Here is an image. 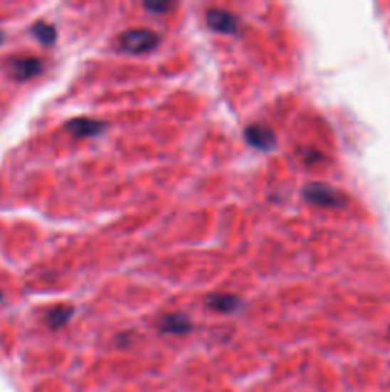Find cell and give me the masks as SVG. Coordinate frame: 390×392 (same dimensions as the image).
Listing matches in <instances>:
<instances>
[{"mask_svg": "<svg viewBox=\"0 0 390 392\" xmlns=\"http://www.w3.org/2000/svg\"><path fill=\"white\" fill-rule=\"evenodd\" d=\"M159 35L152 29H128L119 37V48L127 54H146L159 44Z\"/></svg>", "mask_w": 390, "mask_h": 392, "instance_id": "obj_1", "label": "cell"}, {"mask_svg": "<svg viewBox=\"0 0 390 392\" xmlns=\"http://www.w3.org/2000/svg\"><path fill=\"white\" fill-rule=\"evenodd\" d=\"M305 199L316 207L323 208H337L344 205V196L341 191L331 188L327 184H322V182H312L305 188Z\"/></svg>", "mask_w": 390, "mask_h": 392, "instance_id": "obj_2", "label": "cell"}, {"mask_svg": "<svg viewBox=\"0 0 390 392\" xmlns=\"http://www.w3.org/2000/svg\"><path fill=\"white\" fill-rule=\"evenodd\" d=\"M245 140L247 144L260 152H270L275 147V134L268 125L255 123L245 129Z\"/></svg>", "mask_w": 390, "mask_h": 392, "instance_id": "obj_3", "label": "cell"}, {"mask_svg": "<svg viewBox=\"0 0 390 392\" xmlns=\"http://www.w3.org/2000/svg\"><path fill=\"white\" fill-rule=\"evenodd\" d=\"M207 23L213 31L222 33V35H232V33L238 31L239 19L238 16H233V14L228 12V10L211 8V10H207Z\"/></svg>", "mask_w": 390, "mask_h": 392, "instance_id": "obj_4", "label": "cell"}, {"mask_svg": "<svg viewBox=\"0 0 390 392\" xmlns=\"http://www.w3.org/2000/svg\"><path fill=\"white\" fill-rule=\"evenodd\" d=\"M43 62L33 55H25V58H14L10 60V75L16 80H27L43 73Z\"/></svg>", "mask_w": 390, "mask_h": 392, "instance_id": "obj_5", "label": "cell"}, {"mask_svg": "<svg viewBox=\"0 0 390 392\" xmlns=\"http://www.w3.org/2000/svg\"><path fill=\"white\" fill-rule=\"evenodd\" d=\"M65 129H68L69 134H73L75 138H94V136L104 132L105 123L96 121V119L79 117V119H71V121H68Z\"/></svg>", "mask_w": 390, "mask_h": 392, "instance_id": "obj_6", "label": "cell"}, {"mask_svg": "<svg viewBox=\"0 0 390 392\" xmlns=\"http://www.w3.org/2000/svg\"><path fill=\"white\" fill-rule=\"evenodd\" d=\"M159 329L167 333V335H186V333L194 329V325H191V319L186 314L172 312L159 319Z\"/></svg>", "mask_w": 390, "mask_h": 392, "instance_id": "obj_7", "label": "cell"}, {"mask_svg": "<svg viewBox=\"0 0 390 392\" xmlns=\"http://www.w3.org/2000/svg\"><path fill=\"white\" fill-rule=\"evenodd\" d=\"M205 304H207V308L214 310V312L232 314V312H238L239 308H241V300H239L236 295L214 293L205 299Z\"/></svg>", "mask_w": 390, "mask_h": 392, "instance_id": "obj_8", "label": "cell"}, {"mask_svg": "<svg viewBox=\"0 0 390 392\" xmlns=\"http://www.w3.org/2000/svg\"><path fill=\"white\" fill-rule=\"evenodd\" d=\"M31 33H33V37L37 38L38 43H43L44 46H50V44L56 43L54 25L46 23V21H37V23L31 27Z\"/></svg>", "mask_w": 390, "mask_h": 392, "instance_id": "obj_9", "label": "cell"}, {"mask_svg": "<svg viewBox=\"0 0 390 392\" xmlns=\"http://www.w3.org/2000/svg\"><path fill=\"white\" fill-rule=\"evenodd\" d=\"M71 316H73V308L56 307L52 308V310H48V314H46V322H48L50 327L58 329V327H63V325L68 324Z\"/></svg>", "mask_w": 390, "mask_h": 392, "instance_id": "obj_10", "label": "cell"}, {"mask_svg": "<svg viewBox=\"0 0 390 392\" xmlns=\"http://www.w3.org/2000/svg\"><path fill=\"white\" fill-rule=\"evenodd\" d=\"M302 157H305L306 163H317V161H323V155L320 154V152H316V149H308L306 154H302Z\"/></svg>", "mask_w": 390, "mask_h": 392, "instance_id": "obj_11", "label": "cell"}, {"mask_svg": "<svg viewBox=\"0 0 390 392\" xmlns=\"http://www.w3.org/2000/svg\"><path fill=\"white\" fill-rule=\"evenodd\" d=\"M144 6H146L147 10H152V12H165V10L172 8V4H155V2H146Z\"/></svg>", "mask_w": 390, "mask_h": 392, "instance_id": "obj_12", "label": "cell"}, {"mask_svg": "<svg viewBox=\"0 0 390 392\" xmlns=\"http://www.w3.org/2000/svg\"><path fill=\"white\" fill-rule=\"evenodd\" d=\"M2 38H4V35H2V33H0V43H2Z\"/></svg>", "mask_w": 390, "mask_h": 392, "instance_id": "obj_13", "label": "cell"}, {"mask_svg": "<svg viewBox=\"0 0 390 392\" xmlns=\"http://www.w3.org/2000/svg\"><path fill=\"white\" fill-rule=\"evenodd\" d=\"M0 300H2V295H0Z\"/></svg>", "mask_w": 390, "mask_h": 392, "instance_id": "obj_14", "label": "cell"}]
</instances>
